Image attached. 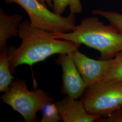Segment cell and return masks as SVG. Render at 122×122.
<instances>
[{"label": "cell", "mask_w": 122, "mask_h": 122, "mask_svg": "<svg viewBox=\"0 0 122 122\" xmlns=\"http://www.w3.org/2000/svg\"><path fill=\"white\" fill-rule=\"evenodd\" d=\"M19 36L22 40L20 47L8 48L12 74L19 66H32L56 54L72 55L81 46L72 41L55 38L52 33L32 26L28 20L21 23Z\"/></svg>", "instance_id": "obj_1"}, {"label": "cell", "mask_w": 122, "mask_h": 122, "mask_svg": "<svg viewBox=\"0 0 122 122\" xmlns=\"http://www.w3.org/2000/svg\"><path fill=\"white\" fill-rule=\"evenodd\" d=\"M54 38L84 44L100 53V59L109 60L122 51V33L109 24L105 25L96 17L81 20L69 33H52Z\"/></svg>", "instance_id": "obj_2"}, {"label": "cell", "mask_w": 122, "mask_h": 122, "mask_svg": "<svg viewBox=\"0 0 122 122\" xmlns=\"http://www.w3.org/2000/svg\"><path fill=\"white\" fill-rule=\"evenodd\" d=\"M0 99L20 114L26 122H36L37 112L53 101L47 92L42 89L30 91L26 81L18 79L13 80Z\"/></svg>", "instance_id": "obj_3"}, {"label": "cell", "mask_w": 122, "mask_h": 122, "mask_svg": "<svg viewBox=\"0 0 122 122\" xmlns=\"http://www.w3.org/2000/svg\"><path fill=\"white\" fill-rule=\"evenodd\" d=\"M81 99L89 113L106 118L122 107V81L98 82L87 87Z\"/></svg>", "instance_id": "obj_4"}, {"label": "cell", "mask_w": 122, "mask_h": 122, "mask_svg": "<svg viewBox=\"0 0 122 122\" xmlns=\"http://www.w3.org/2000/svg\"><path fill=\"white\" fill-rule=\"evenodd\" d=\"M8 3H16L21 6L28 15L31 25L34 27L54 33H69L76 25V15L70 14L66 17L49 10L39 0H4Z\"/></svg>", "instance_id": "obj_5"}, {"label": "cell", "mask_w": 122, "mask_h": 122, "mask_svg": "<svg viewBox=\"0 0 122 122\" xmlns=\"http://www.w3.org/2000/svg\"><path fill=\"white\" fill-rule=\"evenodd\" d=\"M56 62L62 71L61 92L71 98H81L87 86L74 63L71 55L59 54Z\"/></svg>", "instance_id": "obj_6"}, {"label": "cell", "mask_w": 122, "mask_h": 122, "mask_svg": "<svg viewBox=\"0 0 122 122\" xmlns=\"http://www.w3.org/2000/svg\"><path fill=\"white\" fill-rule=\"evenodd\" d=\"M71 56L87 87L97 83L105 77L113 59L95 60L88 57L78 50L75 51Z\"/></svg>", "instance_id": "obj_7"}, {"label": "cell", "mask_w": 122, "mask_h": 122, "mask_svg": "<svg viewBox=\"0 0 122 122\" xmlns=\"http://www.w3.org/2000/svg\"><path fill=\"white\" fill-rule=\"evenodd\" d=\"M55 105L63 122H96L100 118L87 112L81 99L76 100L66 96Z\"/></svg>", "instance_id": "obj_8"}, {"label": "cell", "mask_w": 122, "mask_h": 122, "mask_svg": "<svg viewBox=\"0 0 122 122\" xmlns=\"http://www.w3.org/2000/svg\"><path fill=\"white\" fill-rule=\"evenodd\" d=\"M23 16L19 14L8 15L0 9V51L6 48L8 39L19 36V27Z\"/></svg>", "instance_id": "obj_9"}, {"label": "cell", "mask_w": 122, "mask_h": 122, "mask_svg": "<svg viewBox=\"0 0 122 122\" xmlns=\"http://www.w3.org/2000/svg\"><path fill=\"white\" fill-rule=\"evenodd\" d=\"M10 71L8 48L0 51V92H4L14 80Z\"/></svg>", "instance_id": "obj_10"}, {"label": "cell", "mask_w": 122, "mask_h": 122, "mask_svg": "<svg viewBox=\"0 0 122 122\" xmlns=\"http://www.w3.org/2000/svg\"><path fill=\"white\" fill-rule=\"evenodd\" d=\"M117 81H122V51L112 59L107 74L98 82L108 83Z\"/></svg>", "instance_id": "obj_11"}, {"label": "cell", "mask_w": 122, "mask_h": 122, "mask_svg": "<svg viewBox=\"0 0 122 122\" xmlns=\"http://www.w3.org/2000/svg\"><path fill=\"white\" fill-rule=\"evenodd\" d=\"M67 6L69 7L70 14L76 15L82 11L80 0H52L53 12L57 15H61Z\"/></svg>", "instance_id": "obj_12"}, {"label": "cell", "mask_w": 122, "mask_h": 122, "mask_svg": "<svg viewBox=\"0 0 122 122\" xmlns=\"http://www.w3.org/2000/svg\"><path fill=\"white\" fill-rule=\"evenodd\" d=\"M94 15H98L105 18L110 25L122 33V14L110 10L96 9L92 11Z\"/></svg>", "instance_id": "obj_13"}, {"label": "cell", "mask_w": 122, "mask_h": 122, "mask_svg": "<svg viewBox=\"0 0 122 122\" xmlns=\"http://www.w3.org/2000/svg\"><path fill=\"white\" fill-rule=\"evenodd\" d=\"M41 122H57L62 120L55 104H48L44 108Z\"/></svg>", "instance_id": "obj_14"}, {"label": "cell", "mask_w": 122, "mask_h": 122, "mask_svg": "<svg viewBox=\"0 0 122 122\" xmlns=\"http://www.w3.org/2000/svg\"><path fill=\"white\" fill-rule=\"evenodd\" d=\"M96 122H122V107L114 111L106 118H100Z\"/></svg>", "instance_id": "obj_15"}, {"label": "cell", "mask_w": 122, "mask_h": 122, "mask_svg": "<svg viewBox=\"0 0 122 122\" xmlns=\"http://www.w3.org/2000/svg\"><path fill=\"white\" fill-rule=\"evenodd\" d=\"M39 1L44 4H47L50 7L52 8V0H39Z\"/></svg>", "instance_id": "obj_16"}]
</instances>
